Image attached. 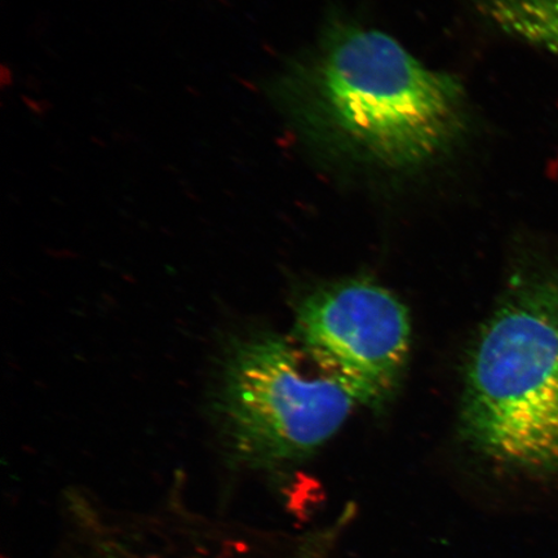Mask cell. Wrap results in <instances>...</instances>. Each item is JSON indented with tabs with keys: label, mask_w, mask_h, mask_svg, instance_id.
I'll use <instances>...</instances> for the list:
<instances>
[{
	"label": "cell",
	"mask_w": 558,
	"mask_h": 558,
	"mask_svg": "<svg viewBox=\"0 0 558 558\" xmlns=\"http://www.w3.org/2000/svg\"><path fill=\"white\" fill-rule=\"evenodd\" d=\"M300 138L332 163L413 173L448 156L470 125L452 75L436 72L386 33L333 24L277 83Z\"/></svg>",
	"instance_id": "1"
},
{
	"label": "cell",
	"mask_w": 558,
	"mask_h": 558,
	"mask_svg": "<svg viewBox=\"0 0 558 558\" xmlns=\"http://www.w3.org/2000/svg\"><path fill=\"white\" fill-rule=\"evenodd\" d=\"M463 434L495 463L558 471V277L515 286L466 367Z\"/></svg>",
	"instance_id": "2"
},
{
	"label": "cell",
	"mask_w": 558,
	"mask_h": 558,
	"mask_svg": "<svg viewBox=\"0 0 558 558\" xmlns=\"http://www.w3.org/2000/svg\"><path fill=\"white\" fill-rule=\"evenodd\" d=\"M357 404L294 338L263 333L228 349L216 410L232 465L276 470L330 441Z\"/></svg>",
	"instance_id": "3"
},
{
	"label": "cell",
	"mask_w": 558,
	"mask_h": 558,
	"mask_svg": "<svg viewBox=\"0 0 558 558\" xmlns=\"http://www.w3.org/2000/svg\"><path fill=\"white\" fill-rule=\"evenodd\" d=\"M294 338L351 390L359 404L379 407L399 384L411 344L407 306L381 286L347 281L300 304Z\"/></svg>",
	"instance_id": "4"
},
{
	"label": "cell",
	"mask_w": 558,
	"mask_h": 558,
	"mask_svg": "<svg viewBox=\"0 0 558 558\" xmlns=\"http://www.w3.org/2000/svg\"><path fill=\"white\" fill-rule=\"evenodd\" d=\"M477 4L499 29L558 58V0H477Z\"/></svg>",
	"instance_id": "5"
}]
</instances>
